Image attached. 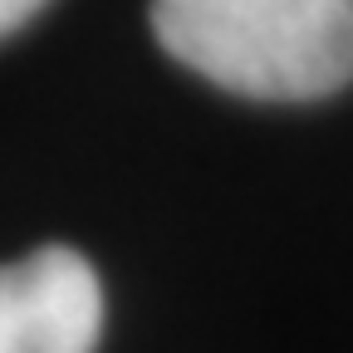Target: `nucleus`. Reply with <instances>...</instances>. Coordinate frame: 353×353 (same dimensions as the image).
Masks as SVG:
<instances>
[{
	"label": "nucleus",
	"instance_id": "f03ea898",
	"mask_svg": "<svg viewBox=\"0 0 353 353\" xmlns=\"http://www.w3.org/2000/svg\"><path fill=\"white\" fill-rule=\"evenodd\" d=\"M103 339L99 270L69 245L0 265V353H94Z\"/></svg>",
	"mask_w": 353,
	"mask_h": 353
},
{
	"label": "nucleus",
	"instance_id": "f257e3e1",
	"mask_svg": "<svg viewBox=\"0 0 353 353\" xmlns=\"http://www.w3.org/2000/svg\"><path fill=\"white\" fill-rule=\"evenodd\" d=\"M152 34L216 88L314 103L353 83V0H152Z\"/></svg>",
	"mask_w": 353,
	"mask_h": 353
},
{
	"label": "nucleus",
	"instance_id": "7ed1b4c3",
	"mask_svg": "<svg viewBox=\"0 0 353 353\" xmlns=\"http://www.w3.org/2000/svg\"><path fill=\"white\" fill-rule=\"evenodd\" d=\"M44 6H50V0H0V39L15 34L20 25H30Z\"/></svg>",
	"mask_w": 353,
	"mask_h": 353
}]
</instances>
